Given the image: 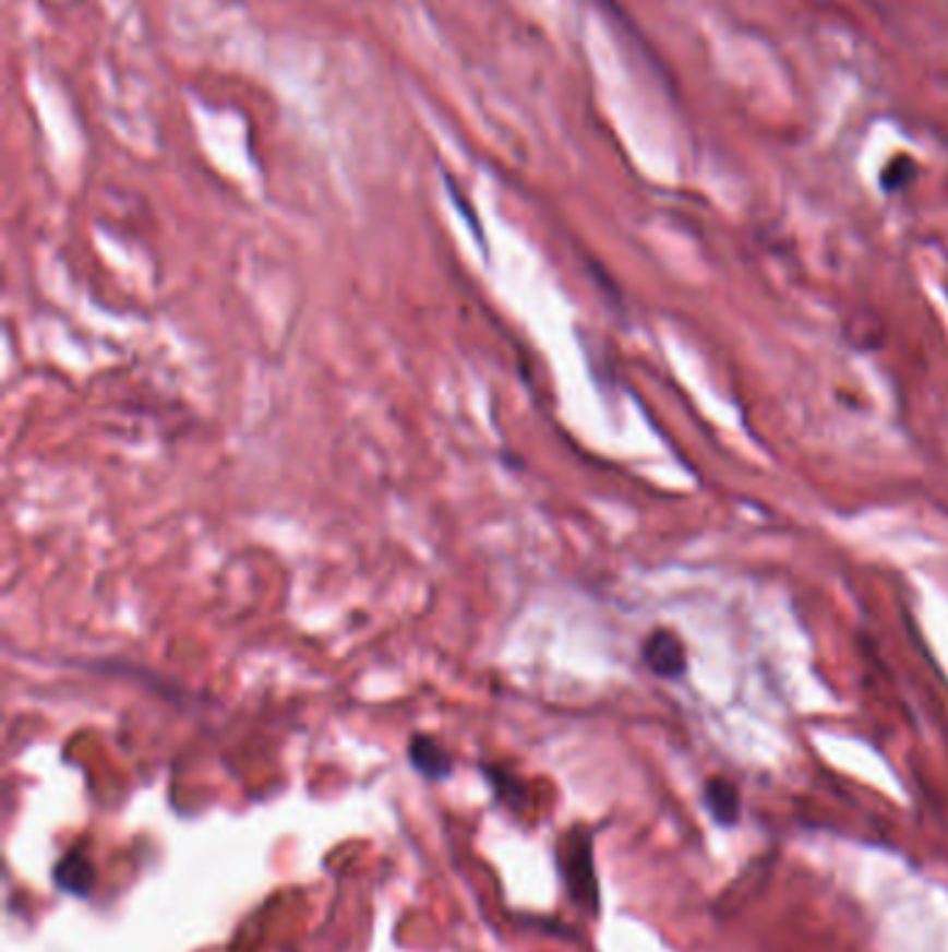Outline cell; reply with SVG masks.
Returning a JSON list of instances; mask_svg holds the SVG:
<instances>
[{
	"label": "cell",
	"instance_id": "obj_1",
	"mask_svg": "<svg viewBox=\"0 0 948 952\" xmlns=\"http://www.w3.org/2000/svg\"><path fill=\"white\" fill-rule=\"evenodd\" d=\"M560 864L567 889H571V897L579 905H585V908L596 911L598 883H596V869H592V847L587 833L567 835L565 842H562Z\"/></svg>",
	"mask_w": 948,
	"mask_h": 952
},
{
	"label": "cell",
	"instance_id": "obj_2",
	"mask_svg": "<svg viewBox=\"0 0 948 952\" xmlns=\"http://www.w3.org/2000/svg\"><path fill=\"white\" fill-rule=\"evenodd\" d=\"M643 663L651 668L657 677L665 680H676L687 668V652L676 632L671 630H653L643 643Z\"/></svg>",
	"mask_w": 948,
	"mask_h": 952
},
{
	"label": "cell",
	"instance_id": "obj_3",
	"mask_svg": "<svg viewBox=\"0 0 948 952\" xmlns=\"http://www.w3.org/2000/svg\"><path fill=\"white\" fill-rule=\"evenodd\" d=\"M704 808L709 810V817L721 828H734L743 813V802H740V792L732 780L727 777H709L701 788Z\"/></svg>",
	"mask_w": 948,
	"mask_h": 952
},
{
	"label": "cell",
	"instance_id": "obj_4",
	"mask_svg": "<svg viewBox=\"0 0 948 952\" xmlns=\"http://www.w3.org/2000/svg\"><path fill=\"white\" fill-rule=\"evenodd\" d=\"M53 880L56 885H59L62 891H68V894L84 897V894H89L95 885L93 860L86 858L84 849H73V853L64 855V858L56 864Z\"/></svg>",
	"mask_w": 948,
	"mask_h": 952
},
{
	"label": "cell",
	"instance_id": "obj_5",
	"mask_svg": "<svg viewBox=\"0 0 948 952\" xmlns=\"http://www.w3.org/2000/svg\"><path fill=\"white\" fill-rule=\"evenodd\" d=\"M409 761L425 780H443L454 772L451 754L431 736H415L409 741Z\"/></svg>",
	"mask_w": 948,
	"mask_h": 952
}]
</instances>
